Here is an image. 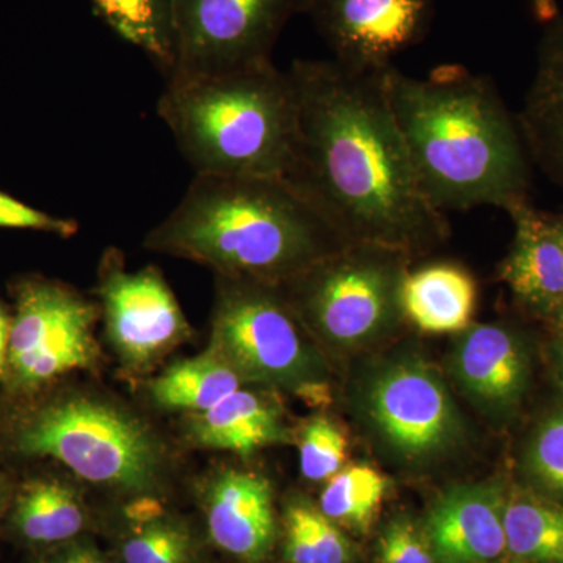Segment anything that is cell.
<instances>
[{"label": "cell", "mask_w": 563, "mask_h": 563, "mask_svg": "<svg viewBox=\"0 0 563 563\" xmlns=\"http://www.w3.org/2000/svg\"><path fill=\"white\" fill-rule=\"evenodd\" d=\"M453 365L465 390L493 409H514L528 390V352L506 325H470L455 346Z\"/></svg>", "instance_id": "obj_15"}, {"label": "cell", "mask_w": 563, "mask_h": 563, "mask_svg": "<svg viewBox=\"0 0 563 563\" xmlns=\"http://www.w3.org/2000/svg\"><path fill=\"white\" fill-rule=\"evenodd\" d=\"M559 376H561L563 385V343L561 344V347H559Z\"/></svg>", "instance_id": "obj_35"}, {"label": "cell", "mask_w": 563, "mask_h": 563, "mask_svg": "<svg viewBox=\"0 0 563 563\" xmlns=\"http://www.w3.org/2000/svg\"><path fill=\"white\" fill-rule=\"evenodd\" d=\"M385 87L418 181L437 209L509 211L528 201L523 136L487 77L444 65L417 79L390 66Z\"/></svg>", "instance_id": "obj_2"}, {"label": "cell", "mask_w": 563, "mask_h": 563, "mask_svg": "<svg viewBox=\"0 0 563 563\" xmlns=\"http://www.w3.org/2000/svg\"><path fill=\"white\" fill-rule=\"evenodd\" d=\"M243 380L231 366L207 350L166 368L152 380V399L165 409L202 413L242 388Z\"/></svg>", "instance_id": "obj_21"}, {"label": "cell", "mask_w": 563, "mask_h": 563, "mask_svg": "<svg viewBox=\"0 0 563 563\" xmlns=\"http://www.w3.org/2000/svg\"><path fill=\"white\" fill-rule=\"evenodd\" d=\"M107 25L168 77L174 66V0H90Z\"/></svg>", "instance_id": "obj_22"}, {"label": "cell", "mask_w": 563, "mask_h": 563, "mask_svg": "<svg viewBox=\"0 0 563 563\" xmlns=\"http://www.w3.org/2000/svg\"><path fill=\"white\" fill-rule=\"evenodd\" d=\"M3 501H5V488H3L2 483H0V510H2Z\"/></svg>", "instance_id": "obj_36"}, {"label": "cell", "mask_w": 563, "mask_h": 563, "mask_svg": "<svg viewBox=\"0 0 563 563\" xmlns=\"http://www.w3.org/2000/svg\"><path fill=\"white\" fill-rule=\"evenodd\" d=\"M157 111L196 176L285 179L291 169L298 106L273 60L168 79Z\"/></svg>", "instance_id": "obj_4"}, {"label": "cell", "mask_w": 563, "mask_h": 563, "mask_svg": "<svg viewBox=\"0 0 563 563\" xmlns=\"http://www.w3.org/2000/svg\"><path fill=\"white\" fill-rule=\"evenodd\" d=\"M211 542L243 563H263L276 543L272 485L261 474L224 470L203 496Z\"/></svg>", "instance_id": "obj_14"}, {"label": "cell", "mask_w": 563, "mask_h": 563, "mask_svg": "<svg viewBox=\"0 0 563 563\" xmlns=\"http://www.w3.org/2000/svg\"><path fill=\"white\" fill-rule=\"evenodd\" d=\"M529 158L563 190V13L539 46L536 76L518 118Z\"/></svg>", "instance_id": "obj_17"}, {"label": "cell", "mask_w": 563, "mask_h": 563, "mask_svg": "<svg viewBox=\"0 0 563 563\" xmlns=\"http://www.w3.org/2000/svg\"><path fill=\"white\" fill-rule=\"evenodd\" d=\"M144 514L122 539L124 563L199 562L198 544L187 523L162 510Z\"/></svg>", "instance_id": "obj_25"}, {"label": "cell", "mask_w": 563, "mask_h": 563, "mask_svg": "<svg viewBox=\"0 0 563 563\" xmlns=\"http://www.w3.org/2000/svg\"><path fill=\"white\" fill-rule=\"evenodd\" d=\"M507 553L521 561L563 563V509L531 493L507 496Z\"/></svg>", "instance_id": "obj_23"}, {"label": "cell", "mask_w": 563, "mask_h": 563, "mask_svg": "<svg viewBox=\"0 0 563 563\" xmlns=\"http://www.w3.org/2000/svg\"><path fill=\"white\" fill-rule=\"evenodd\" d=\"M333 60L357 73H380L426 38L433 0H306L303 10Z\"/></svg>", "instance_id": "obj_11"}, {"label": "cell", "mask_w": 563, "mask_h": 563, "mask_svg": "<svg viewBox=\"0 0 563 563\" xmlns=\"http://www.w3.org/2000/svg\"><path fill=\"white\" fill-rule=\"evenodd\" d=\"M280 285L218 277L209 350L243 383L303 388L321 363Z\"/></svg>", "instance_id": "obj_7"}, {"label": "cell", "mask_w": 563, "mask_h": 563, "mask_svg": "<svg viewBox=\"0 0 563 563\" xmlns=\"http://www.w3.org/2000/svg\"><path fill=\"white\" fill-rule=\"evenodd\" d=\"M366 407L380 435L409 459L439 453L457 432L453 399L439 374L422 362L384 369L369 387Z\"/></svg>", "instance_id": "obj_12"}, {"label": "cell", "mask_w": 563, "mask_h": 563, "mask_svg": "<svg viewBox=\"0 0 563 563\" xmlns=\"http://www.w3.org/2000/svg\"><path fill=\"white\" fill-rule=\"evenodd\" d=\"M41 563H110L95 547L87 542L62 543V547L55 548L51 554H47Z\"/></svg>", "instance_id": "obj_31"}, {"label": "cell", "mask_w": 563, "mask_h": 563, "mask_svg": "<svg viewBox=\"0 0 563 563\" xmlns=\"http://www.w3.org/2000/svg\"><path fill=\"white\" fill-rule=\"evenodd\" d=\"M512 217V250L503 262L499 277L518 301L553 314L563 301V251L550 214L528 201L507 211Z\"/></svg>", "instance_id": "obj_16"}, {"label": "cell", "mask_w": 563, "mask_h": 563, "mask_svg": "<svg viewBox=\"0 0 563 563\" xmlns=\"http://www.w3.org/2000/svg\"><path fill=\"white\" fill-rule=\"evenodd\" d=\"M528 468L547 490L563 495V410L537 429L528 450Z\"/></svg>", "instance_id": "obj_28"}, {"label": "cell", "mask_w": 563, "mask_h": 563, "mask_svg": "<svg viewBox=\"0 0 563 563\" xmlns=\"http://www.w3.org/2000/svg\"><path fill=\"white\" fill-rule=\"evenodd\" d=\"M404 254L384 244H347L280 287L290 291L285 296L292 309L318 335L336 346H358L402 317Z\"/></svg>", "instance_id": "obj_6"}, {"label": "cell", "mask_w": 563, "mask_h": 563, "mask_svg": "<svg viewBox=\"0 0 563 563\" xmlns=\"http://www.w3.org/2000/svg\"><path fill=\"white\" fill-rule=\"evenodd\" d=\"M0 229L52 233L62 239H73L79 232V222L54 217L0 191Z\"/></svg>", "instance_id": "obj_30"}, {"label": "cell", "mask_w": 563, "mask_h": 563, "mask_svg": "<svg viewBox=\"0 0 563 563\" xmlns=\"http://www.w3.org/2000/svg\"><path fill=\"white\" fill-rule=\"evenodd\" d=\"M385 73H357L335 60L292 63L298 133L285 180L347 244L421 250L446 235L448 221L418 181Z\"/></svg>", "instance_id": "obj_1"}, {"label": "cell", "mask_w": 563, "mask_h": 563, "mask_svg": "<svg viewBox=\"0 0 563 563\" xmlns=\"http://www.w3.org/2000/svg\"><path fill=\"white\" fill-rule=\"evenodd\" d=\"M501 485H459L426 518V542L435 563H488L507 553Z\"/></svg>", "instance_id": "obj_13"}, {"label": "cell", "mask_w": 563, "mask_h": 563, "mask_svg": "<svg viewBox=\"0 0 563 563\" xmlns=\"http://www.w3.org/2000/svg\"><path fill=\"white\" fill-rule=\"evenodd\" d=\"M144 246L218 277L284 285L347 243L280 177L195 176Z\"/></svg>", "instance_id": "obj_3"}, {"label": "cell", "mask_w": 563, "mask_h": 563, "mask_svg": "<svg viewBox=\"0 0 563 563\" xmlns=\"http://www.w3.org/2000/svg\"><path fill=\"white\" fill-rule=\"evenodd\" d=\"M350 443L342 428L329 418H313L303 428L299 457L303 477L313 483L329 481L346 466Z\"/></svg>", "instance_id": "obj_27"}, {"label": "cell", "mask_w": 563, "mask_h": 563, "mask_svg": "<svg viewBox=\"0 0 563 563\" xmlns=\"http://www.w3.org/2000/svg\"><path fill=\"white\" fill-rule=\"evenodd\" d=\"M11 314L0 302V379H7V354H9Z\"/></svg>", "instance_id": "obj_32"}, {"label": "cell", "mask_w": 563, "mask_h": 563, "mask_svg": "<svg viewBox=\"0 0 563 563\" xmlns=\"http://www.w3.org/2000/svg\"><path fill=\"white\" fill-rule=\"evenodd\" d=\"M306 0H174V66L166 79L272 62L274 44Z\"/></svg>", "instance_id": "obj_9"}, {"label": "cell", "mask_w": 563, "mask_h": 563, "mask_svg": "<svg viewBox=\"0 0 563 563\" xmlns=\"http://www.w3.org/2000/svg\"><path fill=\"white\" fill-rule=\"evenodd\" d=\"M14 446L117 490L151 492L162 476L163 448L154 432L128 410L88 396L55 399L27 415Z\"/></svg>", "instance_id": "obj_5"}, {"label": "cell", "mask_w": 563, "mask_h": 563, "mask_svg": "<svg viewBox=\"0 0 563 563\" xmlns=\"http://www.w3.org/2000/svg\"><path fill=\"white\" fill-rule=\"evenodd\" d=\"M553 317L555 322H558L559 329L563 332V301L561 302V306L554 310Z\"/></svg>", "instance_id": "obj_34"}, {"label": "cell", "mask_w": 563, "mask_h": 563, "mask_svg": "<svg viewBox=\"0 0 563 563\" xmlns=\"http://www.w3.org/2000/svg\"><path fill=\"white\" fill-rule=\"evenodd\" d=\"M187 431L196 446L242 455L287 439L277 407L242 388L207 412L191 415Z\"/></svg>", "instance_id": "obj_19"}, {"label": "cell", "mask_w": 563, "mask_h": 563, "mask_svg": "<svg viewBox=\"0 0 563 563\" xmlns=\"http://www.w3.org/2000/svg\"><path fill=\"white\" fill-rule=\"evenodd\" d=\"M387 490V477L373 466H344L322 490L320 510L333 523L365 531L379 512Z\"/></svg>", "instance_id": "obj_24"}, {"label": "cell", "mask_w": 563, "mask_h": 563, "mask_svg": "<svg viewBox=\"0 0 563 563\" xmlns=\"http://www.w3.org/2000/svg\"><path fill=\"white\" fill-rule=\"evenodd\" d=\"M551 225H553L555 236H558L559 243H561V247L563 251V214H555V217H551L550 214Z\"/></svg>", "instance_id": "obj_33"}, {"label": "cell", "mask_w": 563, "mask_h": 563, "mask_svg": "<svg viewBox=\"0 0 563 563\" xmlns=\"http://www.w3.org/2000/svg\"><path fill=\"white\" fill-rule=\"evenodd\" d=\"M96 307L62 282L29 277L14 288L7 379L35 390L98 361Z\"/></svg>", "instance_id": "obj_8"}, {"label": "cell", "mask_w": 563, "mask_h": 563, "mask_svg": "<svg viewBox=\"0 0 563 563\" xmlns=\"http://www.w3.org/2000/svg\"><path fill=\"white\" fill-rule=\"evenodd\" d=\"M379 563H435L418 526L407 517L393 518L380 533Z\"/></svg>", "instance_id": "obj_29"}, {"label": "cell", "mask_w": 563, "mask_h": 563, "mask_svg": "<svg viewBox=\"0 0 563 563\" xmlns=\"http://www.w3.org/2000/svg\"><path fill=\"white\" fill-rule=\"evenodd\" d=\"M285 551L291 563H347L351 559L350 542L339 525L320 507L303 501L288 509Z\"/></svg>", "instance_id": "obj_26"}, {"label": "cell", "mask_w": 563, "mask_h": 563, "mask_svg": "<svg viewBox=\"0 0 563 563\" xmlns=\"http://www.w3.org/2000/svg\"><path fill=\"white\" fill-rule=\"evenodd\" d=\"M399 306L402 317L421 332H463L476 313V279L457 263L422 266L404 276Z\"/></svg>", "instance_id": "obj_18"}, {"label": "cell", "mask_w": 563, "mask_h": 563, "mask_svg": "<svg viewBox=\"0 0 563 563\" xmlns=\"http://www.w3.org/2000/svg\"><path fill=\"white\" fill-rule=\"evenodd\" d=\"M98 295L107 336L122 365L132 372H147L190 336L176 296L154 266L129 272L120 252L107 251Z\"/></svg>", "instance_id": "obj_10"}, {"label": "cell", "mask_w": 563, "mask_h": 563, "mask_svg": "<svg viewBox=\"0 0 563 563\" xmlns=\"http://www.w3.org/2000/svg\"><path fill=\"white\" fill-rule=\"evenodd\" d=\"M11 525L32 544H62L87 526L79 493L55 479L31 481L21 488L11 510Z\"/></svg>", "instance_id": "obj_20"}]
</instances>
